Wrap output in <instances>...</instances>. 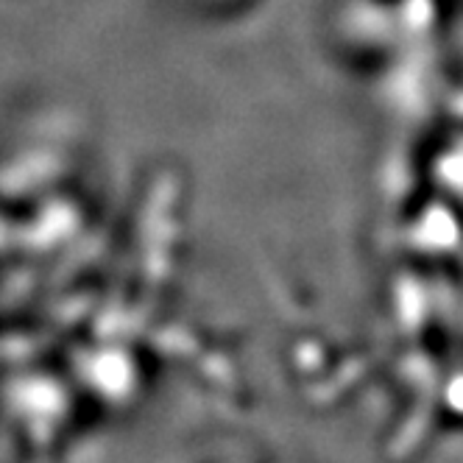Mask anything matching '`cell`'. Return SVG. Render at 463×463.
Segmentation results:
<instances>
[]
</instances>
